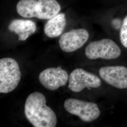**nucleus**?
<instances>
[{
    "label": "nucleus",
    "mask_w": 127,
    "mask_h": 127,
    "mask_svg": "<svg viewBox=\"0 0 127 127\" xmlns=\"http://www.w3.org/2000/svg\"><path fill=\"white\" fill-rule=\"evenodd\" d=\"M25 114L34 127H55L57 123L54 111L46 105L45 96L39 92H33L27 97Z\"/></svg>",
    "instance_id": "nucleus-1"
},
{
    "label": "nucleus",
    "mask_w": 127,
    "mask_h": 127,
    "mask_svg": "<svg viewBox=\"0 0 127 127\" xmlns=\"http://www.w3.org/2000/svg\"><path fill=\"white\" fill-rule=\"evenodd\" d=\"M21 73L17 61L12 58L0 59V93L14 90L20 81Z\"/></svg>",
    "instance_id": "nucleus-2"
},
{
    "label": "nucleus",
    "mask_w": 127,
    "mask_h": 127,
    "mask_svg": "<svg viewBox=\"0 0 127 127\" xmlns=\"http://www.w3.org/2000/svg\"><path fill=\"white\" fill-rule=\"evenodd\" d=\"M85 54L87 58L91 60L97 59L111 60L119 57L121 50L114 41L103 39L91 42L85 49Z\"/></svg>",
    "instance_id": "nucleus-3"
},
{
    "label": "nucleus",
    "mask_w": 127,
    "mask_h": 127,
    "mask_svg": "<svg viewBox=\"0 0 127 127\" xmlns=\"http://www.w3.org/2000/svg\"><path fill=\"white\" fill-rule=\"evenodd\" d=\"M64 107L69 113L76 115L85 122L94 121L100 115L98 106L92 102L68 98L64 101Z\"/></svg>",
    "instance_id": "nucleus-4"
},
{
    "label": "nucleus",
    "mask_w": 127,
    "mask_h": 127,
    "mask_svg": "<svg viewBox=\"0 0 127 127\" xmlns=\"http://www.w3.org/2000/svg\"><path fill=\"white\" fill-rule=\"evenodd\" d=\"M69 89L74 92H79L85 88H96L101 85L100 78L82 68H76L69 76Z\"/></svg>",
    "instance_id": "nucleus-5"
},
{
    "label": "nucleus",
    "mask_w": 127,
    "mask_h": 127,
    "mask_svg": "<svg viewBox=\"0 0 127 127\" xmlns=\"http://www.w3.org/2000/svg\"><path fill=\"white\" fill-rule=\"evenodd\" d=\"M42 85L50 91H55L64 86L68 82L69 76L66 71L61 66L56 68H47L39 75Z\"/></svg>",
    "instance_id": "nucleus-6"
},
{
    "label": "nucleus",
    "mask_w": 127,
    "mask_h": 127,
    "mask_svg": "<svg viewBox=\"0 0 127 127\" xmlns=\"http://www.w3.org/2000/svg\"><path fill=\"white\" fill-rule=\"evenodd\" d=\"M89 38V33L84 29H73L61 36L59 41L60 48L65 52H72L81 48Z\"/></svg>",
    "instance_id": "nucleus-7"
},
{
    "label": "nucleus",
    "mask_w": 127,
    "mask_h": 127,
    "mask_svg": "<svg viewBox=\"0 0 127 127\" xmlns=\"http://www.w3.org/2000/svg\"><path fill=\"white\" fill-rule=\"evenodd\" d=\"M99 74L104 82L119 89H127V68L124 66H110L99 69Z\"/></svg>",
    "instance_id": "nucleus-8"
},
{
    "label": "nucleus",
    "mask_w": 127,
    "mask_h": 127,
    "mask_svg": "<svg viewBox=\"0 0 127 127\" xmlns=\"http://www.w3.org/2000/svg\"><path fill=\"white\" fill-rule=\"evenodd\" d=\"M8 29L18 35V41H24L35 32L36 26L30 20L15 19L9 24Z\"/></svg>",
    "instance_id": "nucleus-9"
},
{
    "label": "nucleus",
    "mask_w": 127,
    "mask_h": 127,
    "mask_svg": "<svg viewBox=\"0 0 127 127\" xmlns=\"http://www.w3.org/2000/svg\"><path fill=\"white\" fill-rule=\"evenodd\" d=\"M61 6L56 0H38L36 6V18L49 19L58 14Z\"/></svg>",
    "instance_id": "nucleus-10"
},
{
    "label": "nucleus",
    "mask_w": 127,
    "mask_h": 127,
    "mask_svg": "<svg viewBox=\"0 0 127 127\" xmlns=\"http://www.w3.org/2000/svg\"><path fill=\"white\" fill-rule=\"evenodd\" d=\"M66 20L64 13L57 14L49 19L44 28V32L46 35L50 38L59 36L65 27Z\"/></svg>",
    "instance_id": "nucleus-11"
},
{
    "label": "nucleus",
    "mask_w": 127,
    "mask_h": 127,
    "mask_svg": "<svg viewBox=\"0 0 127 127\" xmlns=\"http://www.w3.org/2000/svg\"><path fill=\"white\" fill-rule=\"evenodd\" d=\"M38 0H20L17 4V11L25 18H36V6Z\"/></svg>",
    "instance_id": "nucleus-12"
},
{
    "label": "nucleus",
    "mask_w": 127,
    "mask_h": 127,
    "mask_svg": "<svg viewBox=\"0 0 127 127\" xmlns=\"http://www.w3.org/2000/svg\"><path fill=\"white\" fill-rule=\"evenodd\" d=\"M120 38L122 44L127 49V16L123 19L120 30Z\"/></svg>",
    "instance_id": "nucleus-13"
}]
</instances>
